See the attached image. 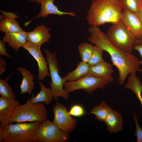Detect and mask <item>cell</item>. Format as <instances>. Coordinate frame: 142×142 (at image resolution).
<instances>
[{
    "label": "cell",
    "instance_id": "cell-5",
    "mask_svg": "<svg viewBox=\"0 0 142 142\" xmlns=\"http://www.w3.org/2000/svg\"><path fill=\"white\" fill-rule=\"evenodd\" d=\"M106 35L113 45L122 50L131 53L134 49L136 39L121 21L112 24Z\"/></svg>",
    "mask_w": 142,
    "mask_h": 142
},
{
    "label": "cell",
    "instance_id": "cell-17",
    "mask_svg": "<svg viewBox=\"0 0 142 142\" xmlns=\"http://www.w3.org/2000/svg\"><path fill=\"white\" fill-rule=\"evenodd\" d=\"M112 65L105 61L96 65L90 66L89 73L96 77L105 78L110 83L114 80L112 76L113 70Z\"/></svg>",
    "mask_w": 142,
    "mask_h": 142
},
{
    "label": "cell",
    "instance_id": "cell-36",
    "mask_svg": "<svg viewBox=\"0 0 142 142\" xmlns=\"http://www.w3.org/2000/svg\"><path fill=\"white\" fill-rule=\"evenodd\" d=\"M139 10H142V0H141L139 3Z\"/></svg>",
    "mask_w": 142,
    "mask_h": 142
},
{
    "label": "cell",
    "instance_id": "cell-19",
    "mask_svg": "<svg viewBox=\"0 0 142 142\" xmlns=\"http://www.w3.org/2000/svg\"><path fill=\"white\" fill-rule=\"evenodd\" d=\"M39 83L40 87V90L35 97L34 94H32L30 101L32 103L43 102L47 105L49 104L54 98L51 89L47 88L40 81L39 82Z\"/></svg>",
    "mask_w": 142,
    "mask_h": 142
},
{
    "label": "cell",
    "instance_id": "cell-2",
    "mask_svg": "<svg viewBox=\"0 0 142 142\" xmlns=\"http://www.w3.org/2000/svg\"><path fill=\"white\" fill-rule=\"evenodd\" d=\"M122 11L118 0H93L86 19L91 26L98 27L107 23L113 24L121 21Z\"/></svg>",
    "mask_w": 142,
    "mask_h": 142
},
{
    "label": "cell",
    "instance_id": "cell-37",
    "mask_svg": "<svg viewBox=\"0 0 142 142\" xmlns=\"http://www.w3.org/2000/svg\"><path fill=\"white\" fill-rule=\"evenodd\" d=\"M27 0L29 1L37 2L38 3L40 4L41 0Z\"/></svg>",
    "mask_w": 142,
    "mask_h": 142
},
{
    "label": "cell",
    "instance_id": "cell-30",
    "mask_svg": "<svg viewBox=\"0 0 142 142\" xmlns=\"http://www.w3.org/2000/svg\"><path fill=\"white\" fill-rule=\"evenodd\" d=\"M5 42L2 40H0V55L1 56H5L7 57H11L7 52L5 46Z\"/></svg>",
    "mask_w": 142,
    "mask_h": 142
},
{
    "label": "cell",
    "instance_id": "cell-7",
    "mask_svg": "<svg viewBox=\"0 0 142 142\" xmlns=\"http://www.w3.org/2000/svg\"><path fill=\"white\" fill-rule=\"evenodd\" d=\"M110 83L105 78L96 77L89 73L78 80L65 82L63 87L65 91L68 93L76 90L82 89L91 95L94 91L98 89H104Z\"/></svg>",
    "mask_w": 142,
    "mask_h": 142
},
{
    "label": "cell",
    "instance_id": "cell-1",
    "mask_svg": "<svg viewBox=\"0 0 142 142\" xmlns=\"http://www.w3.org/2000/svg\"><path fill=\"white\" fill-rule=\"evenodd\" d=\"M88 31L90 36L87 38L88 40L110 55L113 64L118 70L120 85L124 84L128 75L139 71L140 60L135 56L113 45L98 27L91 26Z\"/></svg>",
    "mask_w": 142,
    "mask_h": 142
},
{
    "label": "cell",
    "instance_id": "cell-11",
    "mask_svg": "<svg viewBox=\"0 0 142 142\" xmlns=\"http://www.w3.org/2000/svg\"><path fill=\"white\" fill-rule=\"evenodd\" d=\"M121 21L134 36L136 40L142 37V24L136 14L123 8Z\"/></svg>",
    "mask_w": 142,
    "mask_h": 142
},
{
    "label": "cell",
    "instance_id": "cell-32",
    "mask_svg": "<svg viewBox=\"0 0 142 142\" xmlns=\"http://www.w3.org/2000/svg\"><path fill=\"white\" fill-rule=\"evenodd\" d=\"M0 11L2 13V15L6 17L14 18H20L14 13L12 12H7L1 10H0Z\"/></svg>",
    "mask_w": 142,
    "mask_h": 142
},
{
    "label": "cell",
    "instance_id": "cell-26",
    "mask_svg": "<svg viewBox=\"0 0 142 142\" xmlns=\"http://www.w3.org/2000/svg\"><path fill=\"white\" fill-rule=\"evenodd\" d=\"M123 8H125L130 11L136 14L139 10L138 0H120Z\"/></svg>",
    "mask_w": 142,
    "mask_h": 142
},
{
    "label": "cell",
    "instance_id": "cell-21",
    "mask_svg": "<svg viewBox=\"0 0 142 142\" xmlns=\"http://www.w3.org/2000/svg\"><path fill=\"white\" fill-rule=\"evenodd\" d=\"M23 30L15 18H9L3 15L0 16V31L6 33L16 32Z\"/></svg>",
    "mask_w": 142,
    "mask_h": 142
},
{
    "label": "cell",
    "instance_id": "cell-38",
    "mask_svg": "<svg viewBox=\"0 0 142 142\" xmlns=\"http://www.w3.org/2000/svg\"><path fill=\"white\" fill-rule=\"evenodd\" d=\"M141 0H138V1H139V2Z\"/></svg>",
    "mask_w": 142,
    "mask_h": 142
},
{
    "label": "cell",
    "instance_id": "cell-14",
    "mask_svg": "<svg viewBox=\"0 0 142 142\" xmlns=\"http://www.w3.org/2000/svg\"><path fill=\"white\" fill-rule=\"evenodd\" d=\"M55 0H41L40 11L35 18L47 17L49 14H55L59 16L68 15L77 17L73 12H64L60 11L54 4Z\"/></svg>",
    "mask_w": 142,
    "mask_h": 142
},
{
    "label": "cell",
    "instance_id": "cell-33",
    "mask_svg": "<svg viewBox=\"0 0 142 142\" xmlns=\"http://www.w3.org/2000/svg\"><path fill=\"white\" fill-rule=\"evenodd\" d=\"M134 49L139 52L142 58V43L135 45L134 47ZM140 63L141 64H142V60L140 61ZM139 71L142 72V69H139Z\"/></svg>",
    "mask_w": 142,
    "mask_h": 142
},
{
    "label": "cell",
    "instance_id": "cell-10",
    "mask_svg": "<svg viewBox=\"0 0 142 142\" xmlns=\"http://www.w3.org/2000/svg\"><path fill=\"white\" fill-rule=\"evenodd\" d=\"M23 48L27 50L37 62L38 66V77L39 81H43L46 77L50 76L47 62L42 55L41 47L27 42Z\"/></svg>",
    "mask_w": 142,
    "mask_h": 142
},
{
    "label": "cell",
    "instance_id": "cell-31",
    "mask_svg": "<svg viewBox=\"0 0 142 142\" xmlns=\"http://www.w3.org/2000/svg\"><path fill=\"white\" fill-rule=\"evenodd\" d=\"M7 64L2 58H0V75H1L6 71V67Z\"/></svg>",
    "mask_w": 142,
    "mask_h": 142
},
{
    "label": "cell",
    "instance_id": "cell-29",
    "mask_svg": "<svg viewBox=\"0 0 142 142\" xmlns=\"http://www.w3.org/2000/svg\"><path fill=\"white\" fill-rule=\"evenodd\" d=\"M131 91L135 94L139 101L142 108V85H140L133 88Z\"/></svg>",
    "mask_w": 142,
    "mask_h": 142
},
{
    "label": "cell",
    "instance_id": "cell-27",
    "mask_svg": "<svg viewBox=\"0 0 142 142\" xmlns=\"http://www.w3.org/2000/svg\"><path fill=\"white\" fill-rule=\"evenodd\" d=\"M68 112L72 116L78 117L83 116L86 113L83 106L78 104L72 105Z\"/></svg>",
    "mask_w": 142,
    "mask_h": 142
},
{
    "label": "cell",
    "instance_id": "cell-15",
    "mask_svg": "<svg viewBox=\"0 0 142 142\" xmlns=\"http://www.w3.org/2000/svg\"><path fill=\"white\" fill-rule=\"evenodd\" d=\"M27 32L23 30L16 32L5 33L3 40L8 43V45L17 52L21 47H23L28 42L27 38Z\"/></svg>",
    "mask_w": 142,
    "mask_h": 142
},
{
    "label": "cell",
    "instance_id": "cell-35",
    "mask_svg": "<svg viewBox=\"0 0 142 142\" xmlns=\"http://www.w3.org/2000/svg\"><path fill=\"white\" fill-rule=\"evenodd\" d=\"M142 43V37L139 39L136 40L135 45L139 44Z\"/></svg>",
    "mask_w": 142,
    "mask_h": 142
},
{
    "label": "cell",
    "instance_id": "cell-24",
    "mask_svg": "<svg viewBox=\"0 0 142 142\" xmlns=\"http://www.w3.org/2000/svg\"><path fill=\"white\" fill-rule=\"evenodd\" d=\"M94 46L92 44L86 42L81 43L78 48L82 61L88 63L92 54Z\"/></svg>",
    "mask_w": 142,
    "mask_h": 142
},
{
    "label": "cell",
    "instance_id": "cell-28",
    "mask_svg": "<svg viewBox=\"0 0 142 142\" xmlns=\"http://www.w3.org/2000/svg\"><path fill=\"white\" fill-rule=\"evenodd\" d=\"M133 118L135 124L136 129L135 135L136 137L137 142H142V128L140 126L138 120V118L136 113L133 112Z\"/></svg>",
    "mask_w": 142,
    "mask_h": 142
},
{
    "label": "cell",
    "instance_id": "cell-4",
    "mask_svg": "<svg viewBox=\"0 0 142 142\" xmlns=\"http://www.w3.org/2000/svg\"><path fill=\"white\" fill-rule=\"evenodd\" d=\"M48 115L43 104L41 102L32 103L28 99L24 104H20L16 107L10 123L36 121L42 123L47 119Z\"/></svg>",
    "mask_w": 142,
    "mask_h": 142
},
{
    "label": "cell",
    "instance_id": "cell-12",
    "mask_svg": "<svg viewBox=\"0 0 142 142\" xmlns=\"http://www.w3.org/2000/svg\"><path fill=\"white\" fill-rule=\"evenodd\" d=\"M20 105L19 100L0 97V122L1 126L5 127L10 123L13 114Z\"/></svg>",
    "mask_w": 142,
    "mask_h": 142
},
{
    "label": "cell",
    "instance_id": "cell-25",
    "mask_svg": "<svg viewBox=\"0 0 142 142\" xmlns=\"http://www.w3.org/2000/svg\"><path fill=\"white\" fill-rule=\"evenodd\" d=\"M103 50L98 46H94L93 52L87 63L90 66L96 65L105 61L103 57Z\"/></svg>",
    "mask_w": 142,
    "mask_h": 142
},
{
    "label": "cell",
    "instance_id": "cell-13",
    "mask_svg": "<svg viewBox=\"0 0 142 142\" xmlns=\"http://www.w3.org/2000/svg\"><path fill=\"white\" fill-rule=\"evenodd\" d=\"M50 30L43 24L37 26L33 31L27 32V42L41 47L42 44L49 42L51 37Z\"/></svg>",
    "mask_w": 142,
    "mask_h": 142
},
{
    "label": "cell",
    "instance_id": "cell-9",
    "mask_svg": "<svg viewBox=\"0 0 142 142\" xmlns=\"http://www.w3.org/2000/svg\"><path fill=\"white\" fill-rule=\"evenodd\" d=\"M53 112L54 115L53 122L60 129L69 133L75 129L76 120L69 114L65 106L57 102L53 107Z\"/></svg>",
    "mask_w": 142,
    "mask_h": 142
},
{
    "label": "cell",
    "instance_id": "cell-16",
    "mask_svg": "<svg viewBox=\"0 0 142 142\" xmlns=\"http://www.w3.org/2000/svg\"><path fill=\"white\" fill-rule=\"evenodd\" d=\"M104 122L106 125L107 129L111 134L117 133L123 129L122 114L113 109L108 115Z\"/></svg>",
    "mask_w": 142,
    "mask_h": 142
},
{
    "label": "cell",
    "instance_id": "cell-8",
    "mask_svg": "<svg viewBox=\"0 0 142 142\" xmlns=\"http://www.w3.org/2000/svg\"><path fill=\"white\" fill-rule=\"evenodd\" d=\"M69 133L60 129L53 122L47 119L38 128L36 137L37 141L66 142L69 138Z\"/></svg>",
    "mask_w": 142,
    "mask_h": 142
},
{
    "label": "cell",
    "instance_id": "cell-6",
    "mask_svg": "<svg viewBox=\"0 0 142 142\" xmlns=\"http://www.w3.org/2000/svg\"><path fill=\"white\" fill-rule=\"evenodd\" d=\"M43 50L46 54V59L48 64L51 80V82H48V83L54 98L56 101L58 100L59 97L67 100L69 96V93L66 92L63 88L64 83L67 81L59 75V68L56 58L57 53H52L46 49H44Z\"/></svg>",
    "mask_w": 142,
    "mask_h": 142
},
{
    "label": "cell",
    "instance_id": "cell-20",
    "mask_svg": "<svg viewBox=\"0 0 142 142\" xmlns=\"http://www.w3.org/2000/svg\"><path fill=\"white\" fill-rule=\"evenodd\" d=\"M90 67L87 63L81 61L74 70L68 73L63 78L68 82L78 80L89 73Z\"/></svg>",
    "mask_w": 142,
    "mask_h": 142
},
{
    "label": "cell",
    "instance_id": "cell-18",
    "mask_svg": "<svg viewBox=\"0 0 142 142\" xmlns=\"http://www.w3.org/2000/svg\"><path fill=\"white\" fill-rule=\"evenodd\" d=\"M17 70L21 72L23 77L21 84L19 86L20 94L28 93L29 95H30L34 87V75L24 68L19 67Z\"/></svg>",
    "mask_w": 142,
    "mask_h": 142
},
{
    "label": "cell",
    "instance_id": "cell-22",
    "mask_svg": "<svg viewBox=\"0 0 142 142\" xmlns=\"http://www.w3.org/2000/svg\"><path fill=\"white\" fill-rule=\"evenodd\" d=\"M112 109L105 101H102L91 110V113L94 115L96 120L104 122L108 115Z\"/></svg>",
    "mask_w": 142,
    "mask_h": 142
},
{
    "label": "cell",
    "instance_id": "cell-34",
    "mask_svg": "<svg viewBox=\"0 0 142 142\" xmlns=\"http://www.w3.org/2000/svg\"><path fill=\"white\" fill-rule=\"evenodd\" d=\"M142 24V10H139L136 14Z\"/></svg>",
    "mask_w": 142,
    "mask_h": 142
},
{
    "label": "cell",
    "instance_id": "cell-3",
    "mask_svg": "<svg viewBox=\"0 0 142 142\" xmlns=\"http://www.w3.org/2000/svg\"><path fill=\"white\" fill-rule=\"evenodd\" d=\"M38 121L10 123L0 128V142H37V130L41 123Z\"/></svg>",
    "mask_w": 142,
    "mask_h": 142
},
{
    "label": "cell",
    "instance_id": "cell-23",
    "mask_svg": "<svg viewBox=\"0 0 142 142\" xmlns=\"http://www.w3.org/2000/svg\"><path fill=\"white\" fill-rule=\"evenodd\" d=\"M14 72L5 79H0V95L1 97L9 99H15V94L8 83V81Z\"/></svg>",
    "mask_w": 142,
    "mask_h": 142
},
{
    "label": "cell",
    "instance_id": "cell-39",
    "mask_svg": "<svg viewBox=\"0 0 142 142\" xmlns=\"http://www.w3.org/2000/svg\"><path fill=\"white\" fill-rule=\"evenodd\" d=\"M118 0L119 1L120 0Z\"/></svg>",
    "mask_w": 142,
    "mask_h": 142
}]
</instances>
